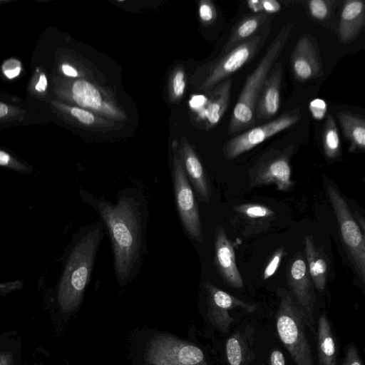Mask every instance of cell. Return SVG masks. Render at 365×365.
Segmentation results:
<instances>
[{"label":"cell","instance_id":"obj_1","mask_svg":"<svg viewBox=\"0 0 365 365\" xmlns=\"http://www.w3.org/2000/svg\"><path fill=\"white\" fill-rule=\"evenodd\" d=\"M111 241L118 282L124 286L135 276L143 255V222L140 204L126 195L112 204L104 199L94 205Z\"/></svg>","mask_w":365,"mask_h":365},{"label":"cell","instance_id":"obj_2","mask_svg":"<svg viewBox=\"0 0 365 365\" xmlns=\"http://www.w3.org/2000/svg\"><path fill=\"white\" fill-rule=\"evenodd\" d=\"M103 231L101 224L97 222L81 231L74 242L57 294L58 305L64 314L76 310L83 300Z\"/></svg>","mask_w":365,"mask_h":365},{"label":"cell","instance_id":"obj_3","mask_svg":"<svg viewBox=\"0 0 365 365\" xmlns=\"http://www.w3.org/2000/svg\"><path fill=\"white\" fill-rule=\"evenodd\" d=\"M293 24H286L273 39L255 70L246 78L229 122L227 133L233 135L256 124L255 108L264 83L284 48Z\"/></svg>","mask_w":365,"mask_h":365},{"label":"cell","instance_id":"obj_4","mask_svg":"<svg viewBox=\"0 0 365 365\" xmlns=\"http://www.w3.org/2000/svg\"><path fill=\"white\" fill-rule=\"evenodd\" d=\"M280 298L276 327L280 340L295 365H314L311 346L306 334L305 315L292 294L279 289Z\"/></svg>","mask_w":365,"mask_h":365},{"label":"cell","instance_id":"obj_5","mask_svg":"<svg viewBox=\"0 0 365 365\" xmlns=\"http://www.w3.org/2000/svg\"><path fill=\"white\" fill-rule=\"evenodd\" d=\"M143 359L145 365H208L200 347L165 331L154 332L147 339Z\"/></svg>","mask_w":365,"mask_h":365},{"label":"cell","instance_id":"obj_6","mask_svg":"<svg viewBox=\"0 0 365 365\" xmlns=\"http://www.w3.org/2000/svg\"><path fill=\"white\" fill-rule=\"evenodd\" d=\"M336 217L341 236L349 259L363 283L365 280L364 233L350 211L349 205L337 187L329 180L324 185Z\"/></svg>","mask_w":365,"mask_h":365},{"label":"cell","instance_id":"obj_7","mask_svg":"<svg viewBox=\"0 0 365 365\" xmlns=\"http://www.w3.org/2000/svg\"><path fill=\"white\" fill-rule=\"evenodd\" d=\"M270 27L261 29L253 37L238 45L212 61L207 67L205 77L200 89L207 93L217 84L230 78L231 75L251 61L263 46L269 36Z\"/></svg>","mask_w":365,"mask_h":365},{"label":"cell","instance_id":"obj_8","mask_svg":"<svg viewBox=\"0 0 365 365\" xmlns=\"http://www.w3.org/2000/svg\"><path fill=\"white\" fill-rule=\"evenodd\" d=\"M174 153L173 162V181L175 199L180 221L188 234L194 240L203 241L202 223L197 202L189 182L180 158L177 155L178 142L173 143Z\"/></svg>","mask_w":365,"mask_h":365},{"label":"cell","instance_id":"obj_9","mask_svg":"<svg viewBox=\"0 0 365 365\" xmlns=\"http://www.w3.org/2000/svg\"><path fill=\"white\" fill-rule=\"evenodd\" d=\"M299 108L290 109L263 125L254 126L234 136L225 144L223 153L231 160L254 148L275 134L292 126L301 118Z\"/></svg>","mask_w":365,"mask_h":365},{"label":"cell","instance_id":"obj_10","mask_svg":"<svg viewBox=\"0 0 365 365\" xmlns=\"http://www.w3.org/2000/svg\"><path fill=\"white\" fill-rule=\"evenodd\" d=\"M290 153V150H272L264 154L250 171V187L274 184L278 190H288L293 185Z\"/></svg>","mask_w":365,"mask_h":365},{"label":"cell","instance_id":"obj_11","mask_svg":"<svg viewBox=\"0 0 365 365\" xmlns=\"http://www.w3.org/2000/svg\"><path fill=\"white\" fill-rule=\"evenodd\" d=\"M287 282L294 299L305 315L307 327L317 334L314 316L315 297L307 264L302 254L295 255L289 262Z\"/></svg>","mask_w":365,"mask_h":365},{"label":"cell","instance_id":"obj_12","mask_svg":"<svg viewBox=\"0 0 365 365\" xmlns=\"http://www.w3.org/2000/svg\"><path fill=\"white\" fill-rule=\"evenodd\" d=\"M204 287L206 292L208 317L212 325L224 333L227 332L234 320L233 317L229 315V310L241 308L252 312L256 309L255 304H247L210 282H206Z\"/></svg>","mask_w":365,"mask_h":365},{"label":"cell","instance_id":"obj_13","mask_svg":"<svg viewBox=\"0 0 365 365\" xmlns=\"http://www.w3.org/2000/svg\"><path fill=\"white\" fill-rule=\"evenodd\" d=\"M290 65L295 79L299 82L323 76L319 47L310 35L304 34L299 38L290 57Z\"/></svg>","mask_w":365,"mask_h":365},{"label":"cell","instance_id":"obj_14","mask_svg":"<svg viewBox=\"0 0 365 365\" xmlns=\"http://www.w3.org/2000/svg\"><path fill=\"white\" fill-rule=\"evenodd\" d=\"M215 262L221 277L230 286L242 288L243 280L237 267L233 246L220 225L215 231Z\"/></svg>","mask_w":365,"mask_h":365},{"label":"cell","instance_id":"obj_15","mask_svg":"<svg viewBox=\"0 0 365 365\" xmlns=\"http://www.w3.org/2000/svg\"><path fill=\"white\" fill-rule=\"evenodd\" d=\"M282 79V64L277 63L266 78L255 108V120H270L275 116L280 106V88Z\"/></svg>","mask_w":365,"mask_h":365},{"label":"cell","instance_id":"obj_16","mask_svg":"<svg viewBox=\"0 0 365 365\" xmlns=\"http://www.w3.org/2000/svg\"><path fill=\"white\" fill-rule=\"evenodd\" d=\"M178 151L187 177L200 199L205 202H209L211 189L208 178L198 156L185 138L182 139Z\"/></svg>","mask_w":365,"mask_h":365},{"label":"cell","instance_id":"obj_17","mask_svg":"<svg viewBox=\"0 0 365 365\" xmlns=\"http://www.w3.org/2000/svg\"><path fill=\"white\" fill-rule=\"evenodd\" d=\"M232 83V78L230 77L207 93V98L204 106L197 112L207 128L217 125L226 112L229 106Z\"/></svg>","mask_w":365,"mask_h":365},{"label":"cell","instance_id":"obj_18","mask_svg":"<svg viewBox=\"0 0 365 365\" xmlns=\"http://www.w3.org/2000/svg\"><path fill=\"white\" fill-rule=\"evenodd\" d=\"M364 23V1H345L341 9L337 29L340 42L348 43L354 41L363 30Z\"/></svg>","mask_w":365,"mask_h":365},{"label":"cell","instance_id":"obj_19","mask_svg":"<svg viewBox=\"0 0 365 365\" xmlns=\"http://www.w3.org/2000/svg\"><path fill=\"white\" fill-rule=\"evenodd\" d=\"M72 97L81 107L110 117L120 115L118 111L105 101L99 90L86 80L75 81L71 88Z\"/></svg>","mask_w":365,"mask_h":365},{"label":"cell","instance_id":"obj_20","mask_svg":"<svg viewBox=\"0 0 365 365\" xmlns=\"http://www.w3.org/2000/svg\"><path fill=\"white\" fill-rule=\"evenodd\" d=\"M304 244L309 276L316 289L322 292L326 287L328 274L327 257L310 236H305Z\"/></svg>","mask_w":365,"mask_h":365},{"label":"cell","instance_id":"obj_21","mask_svg":"<svg viewBox=\"0 0 365 365\" xmlns=\"http://www.w3.org/2000/svg\"><path fill=\"white\" fill-rule=\"evenodd\" d=\"M270 16L252 14L243 17L232 29L230 36L222 48V53L253 37L262 29Z\"/></svg>","mask_w":365,"mask_h":365},{"label":"cell","instance_id":"obj_22","mask_svg":"<svg viewBox=\"0 0 365 365\" xmlns=\"http://www.w3.org/2000/svg\"><path fill=\"white\" fill-rule=\"evenodd\" d=\"M337 119L345 138L349 141V151H364L365 149L364 119L348 111L338 112Z\"/></svg>","mask_w":365,"mask_h":365},{"label":"cell","instance_id":"obj_23","mask_svg":"<svg viewBox=\"0 0 365 365\" xmlns=\"http://www.w3.org/2000/svg\"><path fill=\"white\" fill-rule=\"evenodd\" d=\"M317 334L319 365H337L334 336L325 313L318 319Z\"/></svg>","mask_w":365,"mask_h":365},{"label":"cell","instance_id":"obj_24","mask_svg":"<svg viewBox=\"0 0 365 365\" xmlns=\"http://www.w3.org/2000/svg\"><path fill=\"white\" fill-rule=\"evenodd\" d=\"M323 148L329 159L338 158L341 153V143L338 128L331 114L327 115L323 130Z\"/></svg>","mask_w":365,"mask_h":365},{"label":"cell","instance_id":"obj_25","mask_svg":"<svg viewBox=\"0 0 365 365\" xmlns=\"http://www.w3.org/2000/svg\"><path fill=\"white\" fill-rule=\"evenodd\" d=\"M334 0H310L304 1L309 16L319 22H325L331 18Z\"/></svg>","mask_w":365,"mask_h":365},{"label":"cell","instance_id":"obj_26","mask_svg":"<svg viewBox=\"0 0 365 365\" xmlns=\"http://www.w3.org/2000/svg\"><path fill=\"white\" fill-rule=\"evenodd\" d=\"M225 351L230 365H242L244 361L245 350L239 336L233 335L227 339Z\"/></svg>","mask_w":365,"mask_h":365},{"label":"cell","instance_id":"obj_27","mask_svg":"<svg viewBox=\"0 0 365 365\" xmlns=\"http://www.w3.org/2000/svg\"><path fill=\"white\" fill-rule=\"evenodd\" d=\"M245 4L253 14L269 16L279 12L283 8L282 2L277 0H249Z\"/></svg>","mask_w":365,"mask_h":365},{"label":"cell","instance_id":"obj_28","mask_svg":"<svg viewBox=\"0 0 365 365\" xmlns=\"http://www.w3.org/2000/svg\"><path fill=\"white\" fill-rule=\"evenodd\" d=\"M241 215L252 219L268 218L274 215L269 207L259 204H243L235 208Z\"/></svg>","mask_w":365,"mask_h":365},{"label":"cell","instance_id":"obj_29","mask_svg":"<svg viewBox=\"0 0 365 365\" xmlns=\"http://www.w3.org/2000/svg\"><path fill=\"white\" fill-rule=\"evenodd\" d=\"M284 255V248L277 249L272 255L263 272V279H267L272 277L279 267L282 258Z\"/></svg>","mask_w":365,"mask_h":365},{"label":"cell","instance_id":"obj_30","mask_svg":"<svg viewBox=\"0 0 365 365\" xmlns=\"http://www.w3.org/2000/svg\"><path fill=\"white\" fill-rule=\"evenodd\" d=\"M199 16L204 24L212 23L217 17V11L215 6L208 1H201L199 6Z\"/></svg>","mask_w":365,"mask_h":365},{"label":"cell","instance_id":"obj_31","mask_svg":"<svg viewBox=\"0 0 365 365\" xmlns=\"http://www.w3.org/2000/svg\"><path fill=\"white\" fill-rule=\"evenodd\" d=\"M312 117L317 120L323 119L327 110L326 101L321 98H315L312 101L309 106Z\"/></svg>","mask_w":365,"mask_h":365},{"label":"cell","instance_id":"obj_32","mask_svg":"<svg viewBox=\"0 0 365 365\" xmlns=\"http://www.w3.org/2000/svg\"><path fill=\"white\" fill-rule=\"evenodd\" d=\"M70 112L71 115L84 125H91L96 123L95 115L88 110L73 107L71 108Z\"/></svg>","mask_w":365,"mask_h":365},{"label":"cell","instance_id":"obj_33","mask_svg":"<svg viewBox=\"0 0 365 365\" xmlns=\"http://www.w3.org/2000/svg\"><path fill=\"white\" fill-rule=\"evenodd\" d=\"M185 75L182 70H178L172 79V92L173 96L176 98H180L185 91V82L184 80Z\"/></svg>","mask_w":365,"mask_h":365},{"label":"cell","instance_id":"obj_34","mask_svg":"<svg viewBox=\"0 0 365 365\" xmlns=\"http://www.w3.org/2000/svg\"><path fill=\"white\" fill-rule=\"evenodd\" d=\"M2 70L7 78H14L21 71V63L16 59H9L3 64Z\"/></svg>","mask_w":365,"mask_h":365},{"label":"cell","instance_id":"obj_35","mask_svg":"<svg viewBox=\"0 0 365 365\" xmlns=\"http://www.w3.org/2000/svg\"><path fill=\"white\" fill-rule=\"evenodd\" d=\"M344 365H362L361 359L355 345H351L348 348Z\"/></svg>","mask_w":365,"mask_h":365},{"label":"cell","instance_id":"obj_36","mask_svg":"<svg viewBox=\"0 0 365 365\" xmlns=\"http://www.w3.org/2000/svg\"><path fill=\"white\" fill-rule=\"evenodd\" d=\"M207 98V96L205 95H194L189 101L190 107L197 113L204 106Z\"/></svg>","mask_w":365,"mask_h":365},{"label":"cell","instance_id":"obj_37","mask_svg":"<svg viewBox=\"0 0 365 365\" xmlns=\"http://www.w3.org/2000/svg\"><path fill=\"white\" fill-rule=\"evenodd\" d=\"M270 365H285L283 353L279 349H274L270 355Z\"/></svg>","mask_w":365,"mask_h":365},{"label":"cell","instance_id":"obj_38","mask_svg":"<svg viewBox=\"0 0 365 365\" xmlns=\"http://www.w3.org/2000/svg\"><path fill=\"white\" fill-rule=\"evenodd\" d=\"M62 71L66 76H71V77H77L78 76V72L77 71L72 67L71 66L64 63L61 66Z\"/></svg>","mask_w":365,"mask_h":365},{"label":"cell","instance_id":"obj_39","mask_svg":"<svg viewBox=\"0 0 365 365\" xmlns=\"http://www.w3.org/2000/svg\"><path fill=\"white\" fill-rule=\"evenodd\" d=\"M47 87V79L44 74L41 75L35 88L38 92H43Z\"/></svg>","mask_w":365,"mask_h":365},{"label":"cell","instance_id":"obj_40","mask_svg":"<svg viewBox=\"0 0 365 365\" xmlns=\"http://www.w3.org/2000/svg\"><path fill=\"white\" fill-rule=\"evenodd\" d=\"M12 355L9 352L0 353V365H11Z\"/></svg>","mask_w":365,"mask_h":365},{"label":"cell","instance_id":"obj_41","mask_svg":"<svg viewBox=\"0 0 365 365\" xmlns=\"http://www.w3.org/2000/svg\"><path fill=\"white\" fill-rule=\"evenodd\" d=\"M18 288V283H11V284H0V293H7L9 292H11L16 289Z\"/></svg>","mask_w":365,"mask_h":365},{"label":"cell","instance_id":"obj_42","mask_svg":"<svg viewBox=\"0 0 365 365\" xmlns=\"http://www.w3.org/2000/svg\"><path fill=\"white\" fill-rule=\"evenodd\" d=\"M11 162V156L6 152L0 150V165L7 166Z\"/></svg>","mask_w":365,"mask_h":365},{"label":"cell","instance_id":"obj_43","mask_svg":"<svg viewBox=\"0 0 365 365\" xmlns=\"http://www.w3.org/2000/svg\"><path fill=\"white\" fill-rule=\"evenodd\" d=\"M8 113V107L6 104L0 103V118L5 116Z\"/></svg>","mask_w":365,"mask_h":365}]
</instances>
